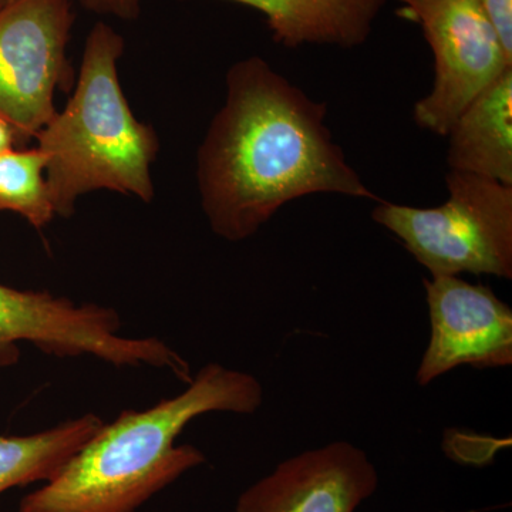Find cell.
Returning <instances> with one entry per match:
<instances>
[{"label":"cell","instance_id":"cell-1","mask_svg":"<svg viewBox=\"0 0 512 512\" xmlns=\"http://www.w3.org/2000/svg\"><path fill=\"white\" fill-rule=\"evenodd\" d=\"M328 106L262 57L235 63L227 100L198 151L202 210L212 231L244 241L288 202L312 194L379 200L326 126Z\"/></svg>","mask_w":512,"mask_h":512},{"label":"cell","instance_id":"cell-2","mask_svg":"<svg viewBox=\"0 0 512 512\" xmlns=\"http://www.w3.org/2000/svg\"><path fill=\"white\" fill-rule=\"evenodd\" d=\"M262 397L254 376L210 363L178 396L104 423L53 480L22 498L19 512L137 511L205 463L197 447L175 444L192 420L211 412L255 413Z\"/></svg>","mask_w":512,"mask_h":512},{"label":"cell","instance_id":"cell-3","mask_svg":"<svg viewBox=\"0 0 512 512\" xmlns=\"http://www.w3.org/2000/svg\"><path fill=\"white\" fill-rule=\"evenodd\" d=\"M124 39L107 23L90 30L72 99L39 134L46 181L59 217H70L77 198L110 190L153 201L151 164L158 138L134 116L124 96L117 63Z\"/></svg>","mask_w":512,"mask_h":512},{"label":"cell","instance_id":"cell-4","mask_svg":"<svg viewBox=\"0 0 512 512\" xmlns=\"http://www.w3.org/2000/svg\"><path fill=\"white\" fill-rule=\"evenodd\" d=\"M448 200L436 208L382 201L373 210L434 276L512 278V185L448 171Z\"/></svg>","mask_w":512,"mask_h":512},{"label":"cell","instance_id":"cell-5","mask_svg":"<svg viewBox=\"0 0 512 512\" xmlns=\"http://www.w3.org/2000/svg\"><path fill=\"white\" fill-rule=\"evenodd\" d=\"M120 328L113 308L77 305L63 296L0 282V366L16 362L18 343L29 342L50 355H89L117 367L153 366L181 380L190 375V365L163 340L124 338Z\"/></svg>","mask_w":512,"mask_h":512},{"label":"cell","instance_id":"cell-6","mask_svg":"<svg viewBox=\"0 0 512 512\" xmlns=\"http://www.w3.org/2000/svg\"><path fill=\"white\" fill-rule=\"evenodd\" d=\"M397 2V13L420 26L434 56L433 89L414 104V121L446 137L461 113L512 69V60L478 0Z\"/></svg>","mask_w":512,"mask_h":512},{"label":"cell","instance_id":"cell-7","mask_svg":"<svg viewBox=\"0 0 512 512\" xmlns=\"http://www.w3.org/2000/svg\"><path fill=\"white\" fill-rule=\"evenodd\" d=\"M73 20L69 0H12L0 9V117L25 141L55 117L57 87L67 92L73 82Z\"/></svg>","mask_w":512,"mask_h":512},{"label":"cell","instance_id":"cell-8","mask_svg":"<svg viewBox=\"0 0 512 512\" xmlns=\"http://www.w3.org/2000/svg\"><path fill=\"white\" fill-rule=\"evenodd\" d=\"M424 289L431 338L416 373L420 386L460 366L512 365V311L490 288L434 276Z\"/></svg>","mask_w":512,"mask_h":512},{"label":"cell","instance_id":"cell-9","mask_svg":"<svg viewBox=\"0 0 512 512\" xmlns=\"http://www.w3.org/2000/svg\"><path fill=\"white\" fill-rule=\"evenodd\" d=\"M377 485L365 451L336 441L279 464L241 494L235 512H355Z\"/></svg>","mask_w":512,"mask_h":512},{"label":"cell","instance_id":"cell-10","mask_svg":"<svg viewBox=\"0 0 512 512\" xmlns=\"http://www.w3.org/2000/svg\"><path fill=\"white\" fill-rule=\"evenodd\" d=\"M261 12L278 45L362 46L387 0H228Z\"/></svg>","mask_w":512,"mask_h":512},{"label":"cell","instance_id":"cell-11","mask_svg":"<svg viewBox=\"0 0 512 512\" xmlns=\"http://www.w3.org/2000/svg\"><path fill=\"white\" fill-rule=\"evenodd\" d=\"M446 137L450 170L512 185V69L461 113Z\"/></svg>","mask_w":512,"mask_h":512},{"label":"cell","instance_id":"cell-12","mask_svg":"<svg viewBox=\"0 0 512 512\" xmlns=\"http://www.w3.org/2000/svg\"><path fill=\"white\" fill-rule=\"evenodd\" d=\"M104 421L93 413L30 436L0 437V494L10 488L49 483Z\"/></svg>","mask_w":512,"mask_h":512},{"label":"cell","instance_id":"cell-13","mask_svg":"<svg viewBox=\"0 0 512 512\" xmlns=\"http://www.w3.org/2000/svg\"><path fill=\"white\" fill-rule=\"evenodd\" d=\"M46 157L39 148L0 154V211H12L42 229L56 217L46 177Z\"/></svg>","mask_w":512,"mask_h":512},{"label":"cell","instance_id":"cell-14","mask_svg":"<svg viewBox=\"0 0 512 512\" xmlns=\"http://www.w3.org/2000/svg\"><path fill=\"white\" fill-rule=\"evenodd\" d=\"M478 5L500 40L505 55L512 60V0H478Z\"/></svg>","mask_w":512,"mask_h":512},{"label":"cell","instance_id":"cell-15","mask_svg":"<svg viewBox=\"0 0 512 512\" xmlns=\"http://www.w3.org/2000/svg\"><path fill=\"white\" fill-rule=\"evenodd\" d=\"M79 2L84 9L97 15L134 20L140 15L144 0H79Z\"/></svg>","mask_w":512,"mask_h":512},{"label":"cell","instance_id":"cell-16","mask_svg":"<svg viewBox=\"0 0 512 512\" xmlns=\"http://www.w3.org/2000/svg\"><path fill=\"white\" fill-rule=\"evenodd\" d=\"M23 143L25 140L20 136L19 131L8 120L0 117V154L13 150Z\"/></svg>","mask_w":512,"mask_h":512},{"label":"cell","instance_id":"cell-17","mask_svg":"<svg viewBox=\"0 0 512 512\" xmlns=\"http://www.w3.org/2000/svg\"><path fill=\"white\" fill-rule=\"evenodd\" d=\"M3 6H5V0H0V9H2Z\"/></svg>","mask_w":512,"mask_h":512},{"label":"cell","instance_id":"cell-18","mask_svg":"<svg viewBox=\"0 0 512 512\" xmlns=\"http://www.w3.org/2000/svg\"><path fill=\"white\" fill-rule=\"evenodd\" d=\"M9 2H12V0H5V5H6V3H9Z\"/></svg>","mask_w":512,"mask_h":512}]
</instances>
